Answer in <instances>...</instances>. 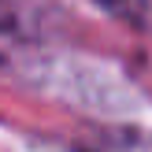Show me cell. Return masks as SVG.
<instances>
[{"mask_svg":"<svg viewBox=\"0 0 152 152\" xmlns=\"http://www.w3.org/2000/svg\"><path fill=\"white\" fill-rule=\"evenodd\" d=\"M78 152H152V130L141 126H108L82 141Z\"/></svg>","mask_w":152,"mask_h":152,"instance_id":"obj_1","label":"cell"},{"mask_svg":"<svg viewBox=\"0 0 152 152\" xmlns=\"http://www.w3.org/2000/svg\"><path fill=\"white\" fill-rule=\"evenodd\" d=\"M7 34H19V11L11 0H0V37Z\"/></svg>","mask_w":152,"mask_h":152,"instance_id":"obj_2","label":"cell"},{"mask_svg":"<svg viewBox=\"0 0 152 152\" xmlns=\"http://www.w3.org/2000/svg\"><path fill=\"white\" fill-rule=\"evenodd\" d=\"M148 30H152V26H148Z\"/></svg>","mask_w":152,"mask_h":152,"instance_id":"obj_3","label":"cell"}]
</instances>
